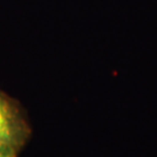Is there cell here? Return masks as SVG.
<instances>
[{"label": "cell", "instance_id": "1", "mask_svg": "<svg viewBox=\"0 0 157 157\" xmlns=\"http://www.w3.org/2000/svg\"><path fill=\"white\" fill-rule=\"evenodd\" d=\"M24 140V132L13 109L0 96V149L15 153Z\"/></svg>", "mask_w": 157, "mask_h": 157}, {"label": "cell", "instance_id": "2", "mask_svg": "<svg viewBox=\"0 0 157 157\" xmlns=\"http://www.w3.org/2000/svg\"><path fill=\"white\" fill-rule=\"evenodd\" d=\"M14 156H15V153H12V152L6 151V150L0 149V157H14Z\"/></svg>", "mask_w": 157, "mask_h": 157}]
</instances>
